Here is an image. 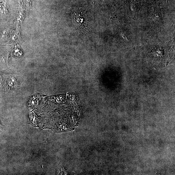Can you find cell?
<instances>
[{"mask_svg": "<svg viewBox=\"0 0 175 175\" xmlns=\"http://www.w3.org/2000/svg\"><path fill=\"white\" fill-rule=\"evenodd\" d=\"M71 16L72 23L77 29L84 34H88L89 27L83 11L78 8H76L72 10Z\"/></svg>", "mask_w": 175, "mask_h": 175, "instance_id": "1", "label": "cell"}, {"mask_svg": "<svg viewBox=\"0 0 175 175\" xmlns=\"http://www.w3.org/2000/svg\"><path fill=\"white\" fill-rule=\"evenodd\" d=\"M5 8L3 3H0V12L3 13L5 10Z\"/></svg>", "mask_w": 175, "mask_h": 175, "instance_id": "2", "label": "cell"}, {"mask_svg": "<svg viewBox=\"0 0 175 175\" xmlns=\"http://www.w3.org/2000/svg\"><path fill=\"white\" fill-rule=\"evenodd\" d=\"M2 77H1V76H0V84H1V83H2Z\"/></svg>", "mask_w": 175, "mask_h": 175, "instance_id": "3", "label": "cell"}]
</instances>
